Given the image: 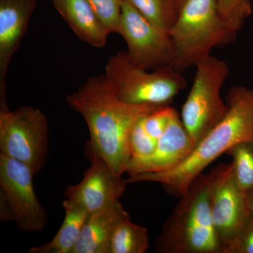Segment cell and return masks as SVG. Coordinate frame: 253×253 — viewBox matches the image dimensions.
<instances>
[{"label":"cell","instance_id":"6","mask_svg":"<svg viewBox=\"0 0 253 253\" xmlns=\"http://www.w3.org/2000/svg\"><path fill=\"white\" fill-rule=\"evenodd\" d=\"M196 67L194 83L183 105L181 118L196 146L228 112L220 91L229 76V68L225 61L212 55Z\"/></svg>","mask_w":253,"mask_h":253},{"label":"cell","instance_id":"4","mask_svg":"<svg viewBox=\"0 0 253 253\" xmlns=\"http://www.w3.org/2000/svg\"><path fill=\"white\" fill-rule=\"evenodd\" d=\"M173 47L172 68L182 73L208 56L214 47L236 39L220 17L217 0H186L168 32Z\"/></svg>","mask_w":253,"mask_h":253},{"label":"cell","instance_id":"16","mask_svg":"<svg viewBox=\"0 0 253 253\" xmlns=\"http://www.w3.org/2000/svg\"><path fill=\"white\" fill-rule=\"evenodd\" d=\"M64 220L57 234L47 244L32 247L29 253H72L82 229L90 213L76 203L66 199L63 202Z\"/></svg>","mask_w":253,"mask_h":253},{"label":"cell","instance_id":"25","mask_svg":"<svg viewBox=\"0 0 253 253\" xmlns=\"http://www.w3.org/2000/svg\"><path fill=\"white\" fill-rule=\"evenodd\" d=\"M246 194V201H247L248 207H249L250 213L253 216V189L250 190Z\"/></svg>","mask_w":253,"mask_h":253},{"label":"cell","instance_id":"8","mask_svg":"<svg viewBox=\"0 0 253 253\" xmlns=\"http://www.w3.org/2000/svg\"><path fill=\"white\" fill-rule=\"evenodd\" d=\"M34 176L27 165L0 154V220L13 221L26 232L43 230L48 222L33 186Z\"/></svg>","mask_w":253,"mask_h":253},{"label":"cell","instance_id":"18","mask_svg":"<svg viewBox=\"0 0 253 253\" xmlns=\"http://www.w3.org/2000/svg\"><path fill=\"white\" fill-rule=\"evenodd\" d=\"M232 158L233 171L241 189L247 192L253 189V141H243L226 153Z\"/></svg>","mask_w":253,"mask_h":253},{"label":"cell","instance_id":"9","mask_svg":"<svg viewBox=\"0 0 253 253\" xmlns=\"http://www.w3.org/2000/svg\"><path fill=\"white\" fill-rule=\"evenodd\" d=\"M118 34L124 38L131 62L145 69L172 68L173 47L167 32L148 21L127 0H123Z\"/></svg>","mask_w":253,"mask_h":253},{"label":"cell","instance_id":"5","mask_svg":"<svg viewBox=\"0 0 253 253\" xmlns=\"http://www.w3.org/2000/svg\"><path fill=\"white\" fill-rule=\"evenodd\" d=\"M104 76L118 98L130 104L169 105L186 86L181 73L170 67L149 72L131 62L126 51L109 58Z\"/></svg>","mask_w":253,"mask_h":253},{"label":"cell","instance_id":"20","mask_svg":"<svg viewBox=\"0 0 253 253\" xmlns=\"http://www.w3.org/2000/svg\"><path fill=\"white\" fill-rule=\"evenodd\" d=\"M217 10L221 19L236 34L253 13L250 0H217Z\"/></svg>","mask_w":253,"mask_h":253},{"label":"cell","instance_id":"24","mask_svg":"<svg viewBox=\"0 0 253 253\" xmlns=\"http://www.w3.org/2000/svg\"><path fill=\"white\" fill-rule=\"evenodd\" d=\"M167 1L171 15H172L174 21H175L177 15L179 14V10H180L183 4L185 2L186 0H167Z\"/></svg>","mask_w":253,"mask_h":253},{"label":"cell","instance_id":"14","mask_svg":"<svg viewBox=\"0 0 253 253\" xmlns=\"http://www.w3.org/2000/svg\"><path fill=\"white\" fill-rule=\"evenodd\" d=\"M128 217L119 200L92 213L83 226L72 253H110L115 227Z\"/></svg>","mask_w":253,"mask_h":253},{"label":"cell","instance_id":"23","mask_svg":"<svg viewBox=\"0 0 253 253\" xmlns=\"http://www.w3.org/2000/svg\"><path fill=\"white\" fill-rule=\"evenodd\" d=\"M224 253H253V215H250Z\"/></svg>","mask_w":253,"mask_h":253},{"label":"cell","instance_id":"7","mask_svg":"<svg viewBox=\"0 0 253 253\" xmlns=\"http://www.w3.org/2000/svg\"><path fill=\"white\" fill-rule=\"evenodd\" d=\"M49 151V126L42 111L31 106L0 110V151L27 165L34 175Z\"/></svg>","mask_w":253,"mask_h":253},{"label":"cell","instance_id":"1","mask_svg":"<svg viewBox=\"0 0 253 253\" xmlns=\"http://www.w3.org/2000/svg\"><path fill=\"white\" fill-rule=\"evenodd\" d=\"M85 121L90 142L119 179L130 159L129 135L140 118L167 105L130 104L118 98L104 75L92 76L66 97Z\"/></svg>","mask_w":253,"mask_h":253},{"label":"cell","instance_id":"10","mask_svg":"<svg viewBox=\"0 0 253 253\" xmlns=\"http://www.w3.org/2000/svg\"><path fill=\"white\" fill-rule=\"evenodd\" d=\"M86 155L90 167L79 184L66 188L64 196L92 214L119 200L126 184L116 176L90 141L86 143Z\"/></svg>","mask_w":253,"mask_h":253},{"label":"cell","instance_id":"2","mask_svg":"<svg viewBox=\"0 0 253 253\" xmlns=\"http://www.w3.org/2000/svg\"><path fill=\"white\" fill-rule=\"evenodd\" d=\"M226 103L229 109L225 117L200 141L185 161L164 172L129 176L125 179L126 184L159 183L168 194L181 197L191 181L214 160L240 142L253 141V89L231 86Z\"/></svg>","mask_w":253,"mask_h":253},{"label":"cell","instance_id":"13","mask_svg":"<svg viewBox=\"0 0 253 253\" xmlns=\"http://www.w3.org/2000/svg\"><path fill=\"white\" fill-rule=\"evenodd\" d=\"M195 147L194 141L176 110L166 131L158 139L154 154L134 175L164 172L177 167L189 158Z\"/></svg>","mask_w":253,"mask_h":253},{"label":"cell","instance_id":"3","mask_svg":"<svg viewBox=\"0 0 253 253\" xmlns=\"http://www.w3.org/2000/svg\"><path fill=\"white\" fill-rule=\"evenodd\" d=\"M231 167L220 164L191 181L156 239L160 253H221L214 231L212 201L214 189Z\"/></svg>","mask_w":253,"mask_h":253},{"label":"cell","instance_id":"12","mask_svg":"<svg viewBox=\"0 0 253 253\" xmlns=\"http://www.w3.org/2000/svg\"><path fill=\"white\" fill-rule=\"evenodd\" d=\"M37 0H0V106L8 109L6 76L36 9Z\"/></svg>","mask_w":253,"mask_h":253},{"label":"cell","instance_id":"11","mask_svg":"<svg viewBox=\"0 0 253 253\" xmlns=\"http://www.w3.org/2000/svg\"><path fill=\"white\" fill-rule=\"evenodd\" d=\"M251 215L246 194L241 189L233 171V164L218 183L212 201V218L214 231L221 245V253Z\"/></svg>","mask_w":253,"mask_h":253},{"label":"cell","instance_id":"21","mask_svg":"<svg viewBox=\"0 0 253 253\" xmlns=\"http://www.w3.org/2000/svg\"><path fill=\"white\" fill-rule=\"evenodd\" d=\"M110 33H119L123 0H86Z\"/></svg>","mask_w":253,"mask_h":253},{"label":"cell","instance_id":"22","mask_svg":"<svg viewBox=\"0 0 253 253\" xmlns=\"http://www.w3.org/2000/svg\"><path fill=\"white\" fill-rule=\"evenodd\" d=\"M175 111L174 108L167 105L145 116L143 122L148 134L158 140L166 131Z\"/></svg>","mask_w":253,"mask_h":253},{"label":"cell","instance_id":"17","mask_svg":"<svg viewBox=\"0 0 253 253\" xmlns=\"http://www.w3.org/2000/svg\"><path fill=\"white\" fill-rule=\"evenodd\" d=\"M149 248L146 228L133 224L130 217L118 223L111 236L110 253H146Z\"/></svg>","mask_w":253,"mask_h":253},{"label":"cell","instance_id":"19","mask_svg":"<svg viewBox=\"0 0 253 253\" xmlns=\"http://www.w3.org/2000/svg\"><path fill=\"white\" fill-rule=\"evenodd\" d=\"M156 27L169 32L174 23L167 0H127Z\"/></svg>","mask_w":253,"mask_h":253},{"label":"cell","instance_id":"15","mask_svg":"<svg viewBox=\"0 0 253 253\" xmlns=\"http://www.w3.org/2000/svg\"><path fill=\"white\" fill-rule=\"evenodd\" d=\"M51 1L65 22L82 41L96 48L106 46L110 33L86 0Z\"/></svg>","mask_w":253,"mask_h":253}]
</instances>
